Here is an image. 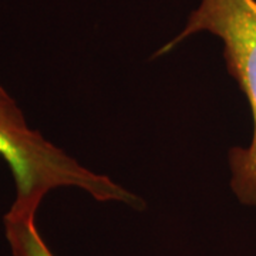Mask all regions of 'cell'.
Masks as SVG:
<instances>
[{
    "mask_svg": "<svg viewBox=\"0 0 256 256\" xmlns=\"http://www.w3.org/2000/svg\"><path fill=\"white\" fill-rule=\"evenodd\" d=\"M0 158L6 161L16 186V196L9 210L13 214H37L47 194L62 186L82 188L100 202L117 201L134 208L142 206L134 194L106 175L88 171L28 127L18 102L2 86Z\"/></svg>",
    "mask_w": 256,
    "mask_h": 256,
    "instance_id": "1",
    "label": "cell"
},
{
    "mask_svg": "<svg viewBox=\"0 0 256 256\" xmlns=\"http://www.w3.org/2000/svg\"><path fill=\"white\" fill-rule=\"evenodd\" d=\"M206 32L224 43L228 73L245 94L252 118V141L229 151L230 186L244 205L256 206V0H201L185 28L156 56L171 52L186 37Z\"/></svg>",
    "mask_w": 256,
    "mask_h": 256,
    "instance_id": "2",
    "label": "cell"
},
{
    "mask_svg": "<svg viewBox=\"0 0 256 256\" xmlns=\"http://www.w3.org/2000/svg\"><path fill=\"white\" fill-rule=\"evenodd\" d=\"M4 234L13 256H54L36 225V214H13L3 218Z\"/></svg>",
    "mask_w": 256,
    "mask_h": 256,
    "instance_id": "3",
    "label": "cell"
}]
</instances>
